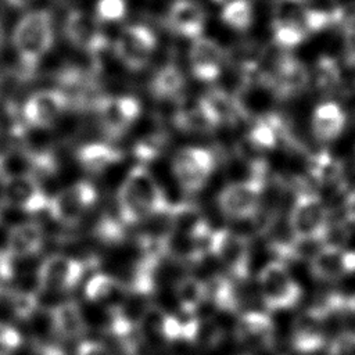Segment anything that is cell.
<instances>
[{"instance_id":"6da1fadb","label":"cell","mask_w":355,"mask_h":355,"mask_svg":"<svg viewBox=\"0 0 355 355\" xmlns=\"http://www.w3.org/2000/svg\"><path fill=\"white\" fill-rule=\"evenodd\" d=\"M116 202L119 219L125 226L136 225L151 216L166 215L172 205L155 178L141 164L135 165L123 179Z\"/></svg>"},{"instance_id":"7a4b0ae2","label":"cell","mask_w":355,"mask_h":355,"mask_svg":"<svg viewBox=\"0 0 355 355\" xmlns=\"http://www.w3.org/2000/svg\"><path fill=\"white\" fill-rule=\"evenodd\" d=\"M54 36V21L46 10H32L18 19L11 40L26 72H31L50 51Z\"/></svg>"},{"instance_id":"3957f363","label":"cell","mask_w":355,"mask_h":355,"mask_svg":"<svg viewBox=\"0 0 355 355\" xmlns=\"http://www.w3.org/2000/svg\"><path fill=\"white\" fill-rule=\"evenodd\" d=\"M268 166L262 159L251 164V173L245 180L225 186L218 196V207L225 218L233 220L250 219L261 209L262 196L266 187Z\"/></svg>"},{"instance_id":"277c9868","label":"cell","mask_w":355,"mask_h":355,"mask_svg":"<svg viewBox=\"0 0 355 355\" xmlns=\"http://www.w3.org/2000/svg\"><path fill=\"white\" fill-rule=\"evenodd\" d=\"M262 302L269 311L290 309L298 304L302 290L282 261L266 263L258 275Z\"/></svg>"},{"instance_id":"5b68a950","label":"cell","mask_w":355,"mask_h":355,"mask_svg":"<svg viewBox=\"0 0 355 355\" xmlns=\"http://www.w3.org/2000/svg\"><path fill=\"white\" fill-rule=\"evenodd\" d=\"M288 227L295 240H324L329 229V215L323 200L315 193H300L288 215Z\"/></svg>"},{"instance_id":"8992f818","label":"cell","mask_w":355,"mask_h":355,"mask_svg":"<svg viewBox=\"0 0 355 355\" xmlns=\"http://www.w3.org/2000/svg\"><path fill=\"white\" fill-rule=\"evenodd\" d=\"M92 107L100 130L110 140L122 137L141 112L140 101L130 96H98Z\"/></svg>"},{"instance_id":"52a82bcc","label":"cell","mask_w":355,"mask_h":355,"mask_svg":"<svg viewBox=\"0 0 355 355\" xmlns=\"http://www.w3.org/2000/svg\"><path fill=\"white\" fill-rule=\"evenodd\" d=\"M215 168V154L202 147H183L172 159V171L178 184L187 194L202 190Z\"/></svg>"},{"instance_id":"ba28073f","label":"cell","mask_w":355,"mask_h":355,"mask_svg":"<svg viewBox=\"0 0 355 355\" xmlns=\"http://www.w3.org/2000/svg\"><path fill=\"white\" fill-rule=\"evenodd\" d=\"M209 252L234 280H247L250 276L251 248L245 236L229 229L212 230Z\"/></svg>"},{"instance_id":"9c48e42d","label":"cell","mask_w":355,"mask_h":355,"mask_svg":"<svg viewBox=\"0 0 355 355\" xmlns=\"http://www.w3.org/2000/svg\"><path fill=\"white\" fill-rule=\"evenodd\" d=\"M98 198L97 189L87 180H78L50 198L49 212L62 226H76Z\"/></svg>"},{"instance_id":"30bf717a","label":"cell","mask_w":355,"mask_h":355,"mask_svg":"<svg viewBox=\"0 0 355 355\" xmlns=\"http://www.w3.org/2000/svg\"><path fill=\"white\" fill-rule=\"evenodd\" d=\"M85 272L86 265L83 261L62 254H53L44 258L37 268V287L46 293H68L79 284Z\"/></svg>"},{"instance_id":"8fae6325","label":"cell","mask_w":355,"mask_h":355,"mask_svg":"<svg viewBox=\"0 0 355 355\" xmlns=\"http://www.w3.org/2000/svg\"><path fill=\"white\" fill-rule=\"evenodd\" d=\"M0 184L1 201L7 207L25 214H37L49 208L50 197L46 194L39 180L31 175H10L6 176Z\"/></svg>"},{"instance_id":"7c38bea8","label":"cell","mask_w":355,"mask_h":355,"mask_svg":"<svg viewBox=\"0 0 355 355\" xmlns=\"http://www.w3.org/2000/svg\"><path fill=\"white\" fill-rule=\"evenodd\" d=\"M69 107L64 92L44 89L31 94L22 105L21 116L26 128L43 129L51 126Z\"/></svg>"},{"instance_id":"4fadbf2b","label":"cell","mask_w":355,"mask_h":355,"mask_svg":"<svg viewBox=\"0 0 355 355\" xmlns=\"http://www.w3.org/2000/svg\"><path fill=\"white\" fill-rule=\"evenodd\" d=\"M155 49V36L143 25H130L125 28L115 44L116 57L132 69L139 71L147 65Z\"/></svg>"},{"instance_id":"5bb4252c","label":"cell","mask_w":355,"mask_h":355,"mask_svg":"<svg viewBox=\"0 0 355 355\" xmlns=\"http://www.w3.org/2000/svg\"><path fill=\"white\" fill-rule=\"evenodd\" d=\"M309 270L316 280L336 282L345 275L355 273V251L324 244L309 257Z\"/></svg>"},{"instance_id":"9a60e30c","label":"cell","mask_w":355,"mask_h":355,"mask_svg":"<svg viewBox=\"0 0 355 355\" xmlns=\"http://www.w3.org/2000/svg\"><path fill=\"white\" fill-rule=\"evenodd\" d=\"M263 82L282 98L301 93L308 83V72L301 61L283 55L277 60L272 71L263 73Z\"/></svg>"},{"instance_id":"2e32d148","label":"cell","mask_w":355,"mask_h":355,"mask_svg":"<svg viewBox=\"0 0 355 355\" xmlns=\"http://www.w3.org/2000/svg\"><path fill=\"white\" fill-rule=\"evenodd\" d=\"M236 338L252 349H265L273 344L275 323L273 319L259 311L244 312L237 318L234 326Z\"/></svg>"},{"instance_id":"e0dca14e","label":"cell","mask_w":355,"mask_h":355,"mask_svg":"<svg viewBox=\"0 0 355 355\" xmlns=\"http://www.w3.org/2000/svg\"><path fill=\"white\" fill-rule=\"evenodd\" d=\"M226 61L222 47L209 39L197 37L189 53L191 73L201 82H214L222 73Z\"/></svg>"},{"instance_id":"ac0fdd59","label":"cell","mask_w":355,"mask_h":355,"mask_svg":"<svg viewBox=\"0 0 355 355\" xmlns=\"http://www.w3.org/2000/svg\"><path fill=\"white\" fill-rule=\"evenodd\" d=\"M326 334L323 330V318L312 309L301 313L293 323L290 344L291 348L301 355H311L326 345Z\"/></svg>"},{"instance_id":"d6986e66","label":"cell","mask_w":355,"mask_h":355,"mask_svg":"<svg viewBox=\"0 0 355 355\" xmlns=\"http://www.w3.org/2000/svg\"><path fill=\"white\" fill-rule=\"evenodd\" d=\"M85 294L90 302L107 309L108 313H111L121 309L128 302L130 290L129 286L119 279L110 275L97 273L87 282Z\"/></svg>"},{"instance_id":"ffe728a7","label":"cell","mask_w":355,"mask_h":355,"mask_svg":"<svg viewBox=\"0 0 355 355\" xmlns=\"http://www.w3.org/2000/svg\"><path fill=\"white\" fill-rule=\"evenodd\" d=\"M50 326L53 333L65 341L76 340L87 330L82 308L76 301H64L51 308Z\"/></svg>"},{"instance_id":"44dd1931","label":"cell","mask_w":355,"mask_h":355,"mask_svg":"<svg viewBox=\"0 0 355 355\" xmlns=\"http://www.w3.org/2000/svg\"><path fill=\"white\" fill-rule=\"evenodd\" d=\"M44 244V232L36 222L14 225L7 234L6 251L15 258H28L40 252Z\"/></svg>"},{"instance_id":"7402d4cb","label":"cell","mask_w":355,"mask_h":355,"mask_svg":"<svg viewBox=\"0 0 355 355\" xmlns=\"http://www.w3.org/2000/svg\"><path fill=\"white\" fill-rule=\"evenodd\" d=\"M208 112L220 125H234L240 119L247 118L245 107L237 96H233L223 89H211L198 100Z\"/></svg>"},{"instance_id":"603a6c76","label":"cell","mask_w":355,"mask_h":355,"mask_svg":"<svg viewBox=\"0 0 355 355\" xmlns=\"http://www.w3.org/2000/svg\"><path fill=\"white\" fill-rule=\"evenodd\" d=\"M171 28L182 36L197 39L205 24V11L194 0H176L169 8Z\"/></svg>"},{"instance_id":"cb8c5ba5","label":"cell","mask_w":355,"mask_h":355,"mask_svg":"<svg viewBox=\"0 0 355 355\" xmlns=\"http://www.w3.org/2000/svg\"><path fill=\"white\" fill-rule=\"evenodd\" d=\"M125 153L108 143H87L76 150V161L83 171L101 175L108 168L122 162Z\"/></svg>"},{"instance_id":"d4e9b609","label":"cell","mask_w":355,"mask_h":355,"mask_svg":"<svg viewBox=\"0 0 355 355\" xmlns=\"http://www.w3.org/2000/svg\"><path fill=\"white\" fill-rule=\"evenodd\" d=\"M345 122L347 116L341 105L336 101H324L313 110L311 125L313 136L322 143H329L343 133Z\"/></svg>"},{"instance_id":"484cf974","label":"cell","mask_w":355,"mask_h":355,"mask_svg":"<svg viewBox=\"0 0 355 355\" xmlns=\"http://www.w3.org/2000/svg\"><path fill=\"white\" fill-rule=\"evenodd\" d=\"M282 136H286L282 118L275 114H268L257 118L250 126L247 140L252 148L272 150L277 146Z\"/></svg>"},{"instance_id":"4316f807","label":"cell","mask_w":355,"mask_h":355,"mask_svg":"<svg viewBox=\"0 0 355 355\" xmlns=\"http://www.w3.org/2000/svg\"><path fill=\"white\" fill-rule=\"evenodd\" d=\"M175 295L180 311L187 316H196L207 302V284L196 276H184L175 286Z\"/></svg>"},{"instance_id":"83f0119b","label":"cell","mask_w":355,"mask_h":355,"mask_svg":"<svg viewBox=\"0 0 355 355\" xmlns=\"http://www.w3.org/2000/svg\"><path fill=\"white\" fill-rule=\"evenodd\" d=\"M184 76L175 65L159 68L150 82L151 94L161 101L178 100L184 90Z\"/></svg>"},{"instance_id":"f1b7e54d","label":"cell","mask_w":355,"mask_h":355,"mask_svg":"<svg viewBox=\"0 0 355 355\" xmlns=\"http://www.w3.org/2000/svg\"><path fill=\"white\" fill-rule=\"evenodd\" d=\"M173 123L179 130L200 135L211 133L219 126L218 121L201 103H197L189 108L179 110L173 116Z\"/></svg>"},{"instance_id":"f546056e","label":"cell","mask_w":355,"mask_h":355,"mask_svg":"<svg viewBox=\"0 0 355 355\" xmlns=\"http://www.w3.org/2000/svg\"><path fill=\"white\" fill-rule=\"evenodd\" d=\"M67 29L69 39L80 49L94 51L101 46L103 37L98 33L96 21H93V18L83 12H76L71 15L67 24Z\"/></svg>"},{"instance_id":"4dcf8cb0","label":"cell","mask_w":355,"mask_h":355,"mask_svg":"<svg viewBox=\"0 0 355 355\" xmlns=\"http://www.w3.org/2000/svg\"><path fill=\"white\" fill-rule=\"evenodd\" d=\"M207 284V301H211L214 306L225 312L237 311L240 301L239 293L234 283L226 276L216 275L209 280H205Z\"/></svg>"},{"instance_id":"1f68e13d","label":"cell","mask_w":355,"mask_h":355,"mask_svg":"<svg viewBox=\"0 0 355 355\" xmlns=\"http://www.w3.org/2000/svg\"><path fill=\"white\" fill-rule=\"evenodd\" d=\"M308 171L313 180L319 184L337 183L343 176V164L329 151H319L309 157Z\"/></svg>"},{"instance_id":"d6a6232c","label":"cell","mask_w":355,"mask_h":355,"mask_svg":"<svg viewBox=\"0 0 355 355\" xmlns=\"http://www.w3.org/2000/svg\"><path fill=\"white\" fill-rule=\"evenodd\" d=\"M6 297L8 300V306L17 319L28 320L36 313L39 308V298L32 291L11 288Z\"/></svg>"},{"instance_id":"836d02e7","label":"cell","mask_w":355,"mask_h":355,"mask_svg":"<svg viewBox=\"0 0 355 355\" xmlns=\"http://www.w3.org/2000/svg\"><path fill=\"white\" fill-rule=\"evenodd\" d=\"M223 19L229 26L244 29L251 24L252 10L248 1L233 0L223 10Z\"/></svg>"},{"instance_id":"e575fe53","label":"cell","mask_w":355,"mask_h":355,"mask_svg":"<svg viewBox=\"0 0 355 355\" xmlns=\"http://www.w3.org/2000/svg\"><path fill=\"white\" fill-rule=\"evenodd\" d=\"M165 144H166V135L154 133L137 141L133 148V153L139 161L148 162L155 159L161 154Z\"/></svg>"},{"instance_id":"d590c367","label":"cell","mask_w":355,"mask_h":355,"mask_svg":"<svg viewBox=\"0 0 355 355\" xmlns=\"http://www.w3.org/2000/svg\"><path fill=\"white\" fill-rule=\"evenodd\" d=\"M315 72H316L318 86L322 89H326V90L333 89L341 78L338 64L336 62V60H333L331 57H327V55H323L318 60Z\"/></svg>"},{"instance_id":"8d00e7d4","label":"cell","mask_w":355,"mask_h":355,"mask_svg":"<svg viewBox=\"0 0 355 355\" xmlns=\"http://www.w3.org/2000/svg\"><path fill=\"white\" fill-rule=\"evenodd\" d=\"M184 324L186 320H182L171 313H164L159 327V337L168 343L184 341Z\"/></svg>"},{"instance_id":"74e56055","label":"cell","mask_w":355,"mask_h":355,"mask_svg":"<svg viewBox=\"0 0 355 355\" xmlns=\"http://www.w3.org/2000/svg\"><path fill=\"white\" fill-rule=\"evenodd\" d=\"M22 343V334L17 327L0 322V355H14Z\"/></svg>"},{"instance_id":"f35d334b","label":"cell","mask_w":355,"mask_h":355,"mask_svg":"<svg viewBox=\"0 0 355 355\" xmlns=\"http://www.w3.org/2000/svg\"><path fill=\"white\" fill-rule=\"evenodd\" d=\"M14 258L4 250H0V297L11 290V283L15 276V263Z\"/></svg>"},{"instance_id":"ab89813d","label":"cell","mask_w":355,"mask_h":355,"mask_svg":"<svg viewBox=\"0 0 355 355\" xmlns=\"http://www.w3.org/2000/svg\"><path fill=\"white\" fill-rule=\"evenodd\" d=\"M329 355H355V330L338 333L329 344Z\"/></svg>"},{"instance_id":"60d3db41","label":"cell","mask_w":355,"mask_h":355,"mask_svg":"<svg viewBox=\"0 0 355 355\" xmlns=\"http://www.w3.org/2000/svg\"><path fill=\"white\" fill-rule=\"evenodd\" d=\"M126 4L123 0H98L97 15L105 21H116L125 12Z\"/></svg>"},{"instance_id":"b9f144b4","label":"cell","mask_w":355,"mask_h":355,"mask_svg":"<svg viewBox=\"0 0 355 355\" xmlns=\"http://www.w3.org/2000/svg\"><path fill=\"white\" fill-rule=\"evenodd\" d=\"M341 53L347 67L355 69V25H348L344 29L341 40Z\"/></svg>"},{"instance_id":"7bdbcfd3","label":"cell","mask_w":355,"mask_h":355,"mask_svg":"<svg viewBox=\"0 0 355 355\" xmlns=\"http://www.w3.org/2000/svg\"><path fill=\"white\" fill-rule=\"evenodd\" d=\"M75 355H115L105 344L94 340H83L78 344Z\"/></svg>"},{"instance_id":"ee69618b","label":"cell","mask_w":355,"mask_h":355,"mask_svg":"<svg viewBox=\"0 0 355 355\" xmlns=\"http://www.w3.org/2000/svg\"><path fill=\"white\" fill-rule=\"evenodd\" d=\"M37 355H64L62 349L55 345H40L36 348Z\"/></svg>"},{"instance_id":"f6af8a7d","label":"cell","mask_w":355,"mask_h":355,"mask_svg":"<svg viewBox=\"0 0 355 355\" xmlns=\"http://www.w3.org/2000/svg\"><path fill=\"white\" fill-rule=\"evenodd\" d=\"M8 176V166H7V155L0 153V182Z\"/></svg>"},{"instance_id":"bcb514c9","label":"cell","mask_w":355,"mask_h":355,"mask_svg":"<svg viewBox=\"0 0 355 355\" xmlns=\"http://www.w3.org/2000/svg\"><path fill=\"white\" fill-rule=\"evenodd\" d=\"M347 309L355 315V294L351 297H347Z\"/></svg>"},{"instance_id":"7dc6e473","label":"cell","mask_w":355,"mask_h":355,"mask_svg":"<svg viewBox=\"0 0 355 355\" xmlns=\"http://www.w3.org/2000/svg\"><path fill=\"white\" fill-rule=\"evenodd\" d=\"M8 1V4H11V6H14V7H22V6H25L26 3H29L31 0H7Z\"/></svg>"},{"instance_id":"c3c4849f","label":"cell","mask_w":355,"mask_h":355,"mask_svg":"<svg viewBox=\"0 0 355 355\" xmlns=\"http://www.w3.org/2000/svg\"><path fill=\"white\" fill-rule=\"evenodd\" d=\"M3 46V29H1V25H0V49Z\"/></svg>"},{"instance_id":"681fc988","label":"cell","mask_w":355,"mask_h":355,"mask_svg":"<svg viewBox=\"0 0 355 355\" xmlns=\"http://www.w3.org/2000/svg\"><path fill=\"white\" fill-rule=\"evenodd\" d=\"M0 220H1V209H0Z\"/></svg>"},{"instance_id":"f907efd6","label":"cell","mask_w":355,"mask_h":355,"mask_svg":"<svg viewBox=\"0 0 355 355\" xmlns=\"http://www.w3.org/2000/svg\"><path fill=\"white\" fill-rule=\"evenodd\" d=\"M0 136H1V125H0Z\"/></svg>"}]
</instances>
